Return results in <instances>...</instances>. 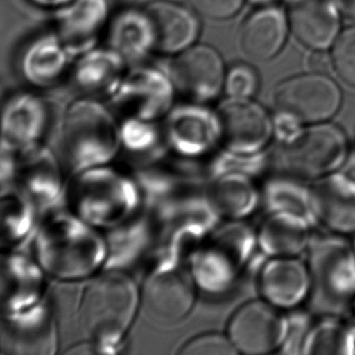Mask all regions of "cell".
Listing matches in <instances>:
<instances>
[{
  "label": "cell",
  "mask_w": 355,
  "mask_h": 355,
  "mask_svg": "<svg viewBox=\"0 0 355 355\" xmlns=\"http://www.w3.org/2000/svg\"><path fill=\"white\" fill-rule=\"evenodd\" d=\"M290 21L296 38L311 49L327 47L338 30V14L328 0H294Z\"/></svg>",
  "instance_id": "cell-15"
},
{
  "label": "cell",
  "mask_w": 355,
  "mask_h": 355,
  "mask_svg": "<svg viewBox=\"0 0 355 355\" xmlns=\"http://www.w3.org/2000/svg\"><path fill=\"white\" fill-rule=\"evenodd\" d=\"M115 53H95L83 60L78 69V82L83 90L91 93L109 91L121 71V64Z\"/></svg>",
  "instance_id": "cell-24"
},
{
  "label": "cell",
  "mask_w": 355,
  "mask_h": 355,
  "mask_svg": "<svg viewBox=\"0 0 355 355\" xmlns=\"http://www.w3.org/2000/svg\"><path fill=\"white\" fill-rule=\"evenodd\" d=\"M214 205L222 215L242 219L252 215L261 200V192L250 175L243 172L226 174L214 187Z\"/></svg>",
  "instance_id": "cell-18"
},
{
  "label": "cell",
  "mask_w": 355,
  "mask_h": 355,
  "mask_svg": "<svg viewBox=\"0 0 355 355\" xmlns=\"http://www.w3.org/2000/svg\"><path fill=\"white\" fill-rule=\"evenodd\" d=\"M332 61L344 82L355 87V26L347 28L334 45Z\"/></svg>",
  "instance_id": "cell-25"
},
{
  "label": "cell",
  "mask_w": 355,
  "mask_h": 355,
  "mask_svg": "<svg viewBox=\"0 0 355 355\" xmlns=\"http://www.w3.org/2000/svg\"><path fill=\"white\" fill-rule=\"evenodd\" d=\"M340 103L338 87L321 74L286 80L274 95V105L279 116L299 124L326 121L336 113Z\"/></svg>",
  "instance_id": "cell-5"
},
{
  "label": "cell",
  "mask_w": 355,
  "mask_h": 355,
  "mask_svg": "<svg viewBox=\"0 0 355 355\" xmlns=\"http://www.w3.org/2000/svg\"><path fill=\"white\" fill-rule=\"evenodd\" d=\"M311 189L317 223L334 234H355V178L336 171L315 180Z\"/></svg>",
  "instance_id": "cell-10"
},
{
  "label": "cell",
  "mask_w": 355,
  "mask_h": 355,
  "mask_svg": "<svg viewBox=\"0 0 355 355\" xmlns=\"http://www.w3.org/2000/svg\"><path fill=\"white\" fill-rule=\"evenodd\" d=\"M286 18L279 9L268 8L255 12L243 24L240 45L245 57L263 62L277 55L286 39Z\"/></svg>",
  "instance_id": "cell-16"
},
{
  "label": "cell",
  "mask_w": 355,
  "mask_h": 355,
  "mask_svg": "<svg viewBox=\"0 0 355 355\" xmlns=\"http://www.w3.org/2000/svg\"><path fill=\"white\" fill-rule=\"evenodd\" d=\"M313 224L290 211L269 213L257 232V244L270 257H297L311 244Z\"/></svg>",
  "instance_id": "cell-14"
},
{
  "label": "cell",
  "mask_w": 355,
  "mask_h": 355,
  "mask_svg": "<svg viewBox=\"0 0 355 355\" xmlns=\"http://www.w3.org/2000/svg\"><path fill=\"white\" fill-rule=\"evenodd\" d=\"M263 300L279 309H292L311 295L309 267L297 257H271L259 276Z\"/></svg>",
  "instance_id": "cell-11"
},
{
  "label": "cell",
  "mask_w": 355,
  "mask_h": 355,
  "mask_svg": "<svg viewBox=\"0 0 355 355\" xmlns=\"http://www.w3.org/2000/svg\"><path fill=\"white\" fill-rule=\"evenodd\" d=\"M116 138L111 117L97 103H74L66 116L63 146L71 161L78 155L76 162L80 163V155H92L94 163L105 161L113 155Z\"/></svg>",
  "instance_id": "cell-6"
},
{
  "label": "cell",
  "mask_w": 355,
  "mask_h": 355,
  "mask_svg": "<svg viewBox=\"0 0 355 355\" xmlns=\"http://www.w3.org/2000/svg\"><path fill=\"white\" fill-rule=\"evenodd\" d=\"M219 138L234 155L261 153L273 135L271 120L263 107L244 98L224 101L218 110Z\"/></svg>",
  "instance_id": "cell-7"
},
{
  "label": "cell",
  "mask_w": 355,
  "mask_h": 355,
  "mask_svg": "<svg viewBox=\"0 0 355 355\" xmlns=\"http://www.w3.org/2000/svg\"><path fill=\"white\" fill-rule=\"evenodd\" d=\"M343 13L355 19V0H334Z\"/></svg>",
  "instance_id": "cell-30"
},
{
  "label": "cell",
  "mask_w": 355,
  "mask_h": 355,
  "mask_svg": "<svg viewBox=\"0 0 355 355\" xmlns=\"http://www.w3.org/2000/svg\"><path fill=\"white\" fill-rule=\"evenodd\" d=\"M46 111L40 99L19 94L10 99L3 110V132L15 142L35 140L43 130Z\"/></svg>",
  "instance_id": "cell-19"
},
{
  "label": "cell",
  "mask_w": 355,
  "mask_h": 355,
  "mask_svg": "<svg viewBox=\"0 0 355 355\" xmlns=\"http://www.w3.org/2000/svg\"><path fill=\"white\" fill-rule=\"evenodd\" d=\"M112 42L122 55L130 59L142 57L155 44L153 26L146 13L128 12L116 20Z\"/></svg>",
  "instance_id": "cell-22"
},
{
  "label": "cell",
  "mask_w": 355,
  "mask_h": 355,
  "mask_svg": "<svg viewBox=\"0 0 355 355\" xmlns=\"http://www.w3.org/2000/svg\"><path fill=\"white\" fill-rule=\"evenodd\" d=\"M251 1H253V3H267V1H270V0H251Z\"/></svg>",
  "instance_id": "cell-32"
},
{
  "label": "cell",
  "mask_w": 355,
  "mask_h": 355,
  "mask_svg": "<svg viewBox=\"0 0 355 355\" xmlns=\"http://www.w3.org/2000/svg\"><path fill=\"white\" fill-rule=\"evenodd\" d=\"M257 86V78L251 68L236 66L230 70L226 78L225 88L228 94L236 98H245L253 94Z\"/></svg>",
  "instance_id": "cell-27"
},
{
  "label": "cell",
  "mask_w": 355,
  "mask_h": 355,
  "mask_svg": "<svg viewBox=\"0 0 355 355\" xmlns=\"http://www.w3.org/2000/svg\"><path fill=\"white\" fill-rule=\"evenodd\" d=\"M192 278L180 269L159 272L147 280L142 303L149 319L164 325L178 323L194 305Z\"/></svg>",
  "instance_id": "cell-8"
},
{
  "label": "cell",
  "mask_w": 355,
  "mask_h": 355,
  "mask_svg": "<svg viewBox=\"0 0 355 355\" xmlns=\"http://www.w3.org/2000/svg\"><path fill=\"white\" fill-rule=\"evenodd\" d=\"M348 157L346 136L331 124L300 128L284 143V165L290 174L302 180H319L338 171Z\"/></svg>",
  "instance_id": "cell-3"
},
{
  "label": "cell",
  "mask_w": 355,
  "mask_h": 355,
  "mask_svg": "<svg viewBox=\"0 0 355 355\" xmlns=\"http://www.w3.org/2000/svg\"><path fill=\"white\" fill-rule=\"evenodd\" d=\"M331 60L327 53H315L309 57V67L315 73H326L329 71Z\"/></svg>",
  "instance_id": "cell-29"
},
{
  "label": "cell",
  "mask_w": 355,
  "mask_h": 355,
  "mask_svg": "<svg viewBox=\"0 0 355 355\" xmlns=\"http://www.w3.org/2000/svg\"><path fill=\"white\" fill-rule=\"evenodd\" d=\"M290 329V320L266 300L243 304L228 324V336L239 353L266 355L282 349Z\"/></svg>",
  "instance_id": "cell-4"
},
{
  "label": "cell",
  "mask_w": 355,
  "mask_h": 355,
  "mask_svg": "<svg viewBox=\"0 0 355 355\" xmlns=\"http://www.w3.org/2000/svg\"><path fill=\"white\" fill-rule=\"evenodd\" d=\"M66 58L60 45L51 39L33 44L24 59V71L36 85L53 84L65 67Z\"/></svg>",
  "instance_id": "cell-23"
},
{
  "label": "cell",
  "mask_w": 355,
  "mask_h": 355,
  "mask_svg": "<svg viewBox=\"0 0 355 355\" xmlns=\"http://www.w3.org/2000/svg\"><path fill=\"white\" fill-rule=\"evenodd\" d=\"M203 15L214 19H226L238 13L243 0H192Z\"/></svg>",
  "instance_id": "cell-28"
},
{
  "label": "cell",
  "mask_w": 355,
  "mask_h": 355,
  "mask_svg": "<svg viewBox=\"0 0 355 355\" xmlns=\"http://www.w3.org/2000/svg\"><path fill=\"white\" fill-rule=\"evenodd\" d=\"M301 180L293 174L271 178L261 190V201L269 213L290 211L306 218L315 225L317 220L313 213L311 189Z\"/></svg>",
  "instance_id": "cell-17"
},
{
  "label": "cell",
  "mask_w": 355,
  "mask_h": 355,
  "mask_svg": "<svg viewBox=\"0 0 355 355\" xmlns=\"http://www.w3.org/2000/svg\"><path fill=\"white\" fill-rule=\"evenodd\" d=\"M1 346L12 354H51L57 346L55 319L49 307L35 309L1 323Z\"/></svg>",
  "instance_id": "cell-12"
},
{
  "label": "cell",
  "mask_w": 355,
  "mask_h": 355,
  "mask_svg": "<svg viewBox=\"0 0 355 355\" xmlns=\"http://www.w3.org/2000/svg\"><path fill=\"white\" fill-rule=\"evenodd\" d=\"M301 354H355L354 331L338 320L324 319L309 327Z\"/></svg>",
  "instance_id": "cell-21"
},
{
  "label": "cell",
  "mask_w": 355,
  "mask_h": 355,
  "mask_svg": "<svg viewBox=\"0 0 355 355\" xmlns=\"http://www.w3.org/2000/svg\"><path fill=\"white\" fill-rule=\"evenodd\" d=\"M182 354L236 355L238 350L230 336L217 332H209L191 338L182 346Z\"/></svg>",
  "instance_id": "cell-26"
},
{
  "label": "cell",
  "mask_w": 355,
  "mask_h": 355,
  "mask_svg": "<svg viewBox=\"0 0 355 355\" xmlns=\"http://www.w3.org/2000/svg\"><path fill=\"white\" fill-rule=\"evenodd\" d=\"M153 26L155 45L164 53H178L188 49L199 34L196 16L182 6L171 1H155L145 10Z\"/></svg>",
  "instance_id": "cell-13"
},
{
  "label": "cell",
  "mask_w": 355,
  "mask_h": 355,
  "mask_svg": "<svg viewBox=\"0 0 355 355\" xmlns=\"http://www.w3.org/2000/svg\"><path fill=\"white\" fill-rule=\"evenodd\" d=\"M353 248H354V251H355V240H354V243H353Z\"/></svg>",
  "instance_id": "cell-33"
},
{
  "label": "cell",
  "mask_w": 355,
  "mask_h": 355,
  "mask_svg": "<svg viewBox=\"0 0 355 355\" xmlns=\"http://www.w3.org/2000/svg\"><path fill=\"white\" fill-rule=\"evenodd\" d=\"M33 1L41 6H59L67 3L69 0H33Z\"/></svg>",
  "instance_id": "cell-31"
},
{
  "label": "cell",
  "mask_w": 355,
  "mask_h": 355,
  "mask_svg": "<svg viewBox=\"0 0 355 355\" xmlns=\"http://www.w3.org/2000/svg\"><path fill=\"white\" fill-rule=\"evenodd\" d=\"M105 16L103 0H76L60 18V33L70 47H82L95 39Z\"/></svg>",
  "instance_id": "cell-20"
},
{
  "label": "cell",
  "mask_w": 355,
  "mask_h": 355,
  "mask_svg": "<svg viewBox=\"0 0 355 355\" xmlns=\"http://www.w3.org/2000/svg\"><path fill=\"white\" fill-rule=\"evenodd\" d=\"M138 300L136 286L125 274L109 272L98 276L83 295L80 329L95 344L117 343L132 325Z\"/></svg>",
  "instance_id": "cell-1"
},
{
  "label": "cell",
  "mask_w": 355,
  "mask_h": 355,
  "mask_svg": "<svg viewBox=\"0 0 355 355\" xmlns=\"http://www.w3.org/2000/svg\"><path fill=\"white\" fill-rule=\"evenodd\" d=\"M172 74L182 94L205 103L215 98L223 86V62L219 53L207 45L189 47L174 62Z\"/></svg>",
  "instance_id": "cell-9"
},
{
  "label": "cell",
  "mask_w": 355,
  "mask_h": 355,
  "mask_svg": "<svg viewBox=\"0 0 355 355\" xmlns=\"http://www.w3.org/2000/svg\"><path fill=\"white\" fill-rule=\"evenodd\" d=\"M311 295L317 309L336 313L355 300V251L338 236H326L309 248Z\"/></svg>",
  "instance_id": "cell-2"
}]
</instances>
